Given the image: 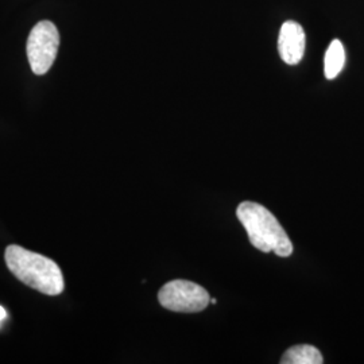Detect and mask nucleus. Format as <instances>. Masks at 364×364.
Instances as JSON below:
<instances>
[{
  "label": "nucleus",
  "mask_w": 364,
  "mask_h": 364,
  "mask_svg": "<svg viewBox=\"0 0 364 364\" xmlns=\"http://www.w3.org/2000/svg\"><path fill=\"white\" fill-rule=\"evenodd\" d=\"M6 316H7V312H6V309L3 308V306H0V324H1V321L6 318Z\"/></svg>",
  "instance_id": "6e6552de"
},
{
  "label": "nucleus",
  "mask_w": 364,
  "mask_h": 364,
  "mask_svg": "<svg viewBox=\"0 0 364 364\" xmlns=\"http://www.w3.org/2000/svg\"><path fill=\"white\" fill-rule=\"evenodd\" d=\"M323 362V355L320 351L316 347L306 344L289 348L281 359L282 364H321Z\"/></svg>",
  "instance_id": "423d86ee"
},
{
  "label": "nucleus",
  "mask_w": 364,
  "mask_h": 364,
  "mask_svg": "<svg viewBox=\"0 0 364 364\" xmlns=\"http://www.w3.org/2000/svg\"><path fill=\"white\" fill-rule=\"evenodd\" d=\"M236 216L247 231L251 245L263 252H275L278 257H289L293 245L284 227L273 213L263 205L245 201L236 209Z\"/></svg>",
  "instance_id": "f03ea898"
},
{
  "label": "nucleus",
  "mask_w": 364,
  "mask_h": 364,
  "mask_svg": "<svg viewBox=\"0 0 364 364\" xmlns=\"http://www.w3.org/2000/svg\"><path fill=\"white\" fill-rule=\"evenodd\" d=\"M158 301L173 312L196 313L204 311L210 299L204 287L191 281L176 279L162 287L158 293Z\"/></svg>",
  "instance_id": "20e7f679"
},
{
  "label": "nucleus",
  "mask_w": 364,
  "mask_h": 364,
  "mask_svg": "<svg viewBox=\"0 0 364 364\" xmlns=\"http://www.w3.org/2000/svg\"><path fill=\"white\" fill-rule=\"evenodd\" d=\"M346 64V50L343 43L335 39L329 45L324 57V73L328 80L338 77Z\"/></svg>",
  "instance_id": "0eeeda50"
},
{
  "label": "nucleus",
  "mask_w": 364,
  "mask_h": 364,
  "mask_svg": "<svg viewBox=\"0 0 364 364\" xmlns=\"http://www.w3.org/2000/svg\"><path fill=\"white\" fill-rule=\"evenodd\" d=\"M60 46V33L50 21H41L28 34L27 58L31 70L42 76L49 72L55 61Z\"/></svg>",
  "instance_id": "7ed1b4c3"
},
{
  "label": "nucleus",
  "mask_w": 364,
  "mask_h": 364,
  "mask_svg": "<svg viewBox=\"0 0 364 364\" xmlns=\"http://www.w3.org/2000/svg\"><path fill=\"white\" fill-rule=\"evenodd\" d=\"M4 260L9 270L22 284L42 294L58 296L65 289L63 272L50 258L13 245L6 248Z\"/></svg>",
  "instance_id": "f257e3e1"
},
{
  "label": "nucleus",
  "mask_w": 364,
  "mask_h": 364,
  "mask_svg": "<svg viewBox=\"0 0 364 364\" xmlns=\"http://www.w3.org/2000/svg\"><path fill=\"white\" fill-rule=\"evenodd\" d=\"M305 31L297 22L289 21L279 30L278 52L287 65H297L305 53Z\"/></svg>",
  "instance_id": "39448f33"
},
{
  "label": "nucleus",
  "mask_w": 364,
  "mask_h": 364,
  "mask_svg": "<svg viewBox=\"0 0 364 364\" xmlns=\"http://www.w3.org/2000/svg\"><path fill=\"white\" fill-rule=\"evenodd\" d=\"M210 304H216V299H210Z\"/></svg>",
  "instance_id": "1a4fd4ad"
}]
</instances>
